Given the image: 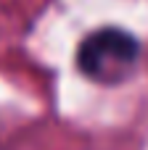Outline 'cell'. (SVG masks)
Masks as SVG:
<instances>
[{"label": "cell", "mask_w": 148, "mask_h": 150, "mask_svg": "<svg viewBox=\"0 0 148 150\" xmlns=\"http://www.w3.org/2000/svg\"><path fill=\"white\" fill-rule=\"evenodd\" d=\"M143 45L140 40L122 26H98L87 32L74 53L77 71L98 87H122L127 84L140 66Z\"/></svg>", "instance_id": "1"}]
</instances>
